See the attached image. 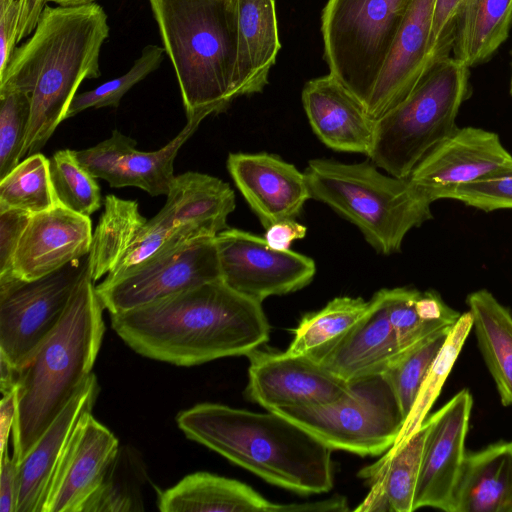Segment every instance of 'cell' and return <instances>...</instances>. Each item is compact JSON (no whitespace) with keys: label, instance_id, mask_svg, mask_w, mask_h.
<instances>
[{"label":"cell","instance_id":"obj_20","mask_svg":"<svg viewBox=\"0 0 512 512\" xmlns=\"http://www.w3.org/2000/svg\"><path fill=\"white\" fill-rule=\"evenodd\" d=\"M90 216L61 205L32 214L16 249L12 274L33 280L90 252L92 244Z\"/></svg>","mask_w":512,"mask_h":512},{"label":"cell","instance_id":"obj_2","mask_svg":"<svg viewBox=\"0 0 512 512\" xmlns=\"http://www.w3.org/2000/svg\"><path fill=\"white\" fill-rule=\"evenodd\" d=\"M108 35L107 15L96 3L44 7L32 36L0 73V92L30 96L22 157L40 152L66 120L81 83L100 76L99 55Z\"/></svg>","mask_w":512,"mask_h":512},{"label":"cell","instance_id":"obj_23","mask_svg":"<svg viewBox=\"0 0 512 512\" xmlns=\"http://www.w3.org/2000/svg\"><path fill=\"white\" fill-rule=\"evenodd\" d=\"M99 393L95 374L69 401L18 464L16 512H42L56 468L76 428L92 412Z\"/></svg>","mask_w":512,"mask_h":512},{"label":"cell","instance_id":"obj_12","mask_svg":"<svg viewBox=\"0 0 512 512\" xmlns=\"http://www.w3.org/2000/svg\"><path fill=\"white\" fill-rule=\"evenodd\" d=\"M214 239L222 281L255 301L295 292L314 278L313 259L290 249H272L264 237L228 227Z\"/></svg>","mask_w":512,"mask_h":512},{"label":"cell","instance_id":"obj_15","mask_svg":"<svg viewBox=\"0 0 512 512\" xmlns=\"http://www.w3.org/2000/svg\"><path fill=\"white\" fill-rule=\"evenodd\" d=\"M204 118L197 115L188 119L179 134L156 151L137 150L134 139L115 130L106 140L75 150V154L88 172L105 180L112 188L136 187L151 196L167 195L175 177L176 155Z\"/></svg>","mask_w":512,"mask_h":512},{"label":"cell","instance_id":"obj_32","mask_svg":"<svg viewBox=\"0 0 512 512\" xmlns=\"http://www.w3.org/2000/svg\"><path fill=\"white\" fill-rule=\"evenodd\" d=\"M428 424L422 426L403 444L392 447L375 464L363 468L359 477L368 484L379 483L392 512L414 511V495Z\"/></svg>","mask_w":512,"mask_h":512},{"label":"cell","instance_id":"obj_11","mask_svg":"<svg viewBox=\"0 0 512 512\" xmlns=\"http://www.w3.org/2000/svg\"><path fill=\"white\" fill-rule=\"evenodd\" d=\"M214 238L192 241L113 280H103L95 288L104 309L118 314L222 280Z\"/></svg>","mask_w":512,"mask_h":512},{"label":"cell","instance_id":"obj_10","mask_svg":"<svg viewBox=\"0 0 512 512\" xmlns=\"http://www.w3.org/2000/svg\"><path fill=\"white\" fill-rule=\"evenodd\" d=\"M89 254L33 280L0 277V360L19 370L62 320Z\"/></svg>","mask_w":512,"mask_h":512},{"label":"cell","instance_id":"obj_29","mask_svg":"<svg viewBox=\"0 0 512 512\" xmlns=\"http://www.w3.org/2000/svg\"><path fill=\"white\" fill-rule=\"evenodd\" d=\"M512 0H465L457 17L452 57L467 67L486 62L506 41Z\"/></svg>","mask_w":512,"mask_h":512},{"label":"cell","instance_id":"obj_16","mask_svg":"<svg viewBox=\"0 0 512 512\" xmlns=\"http://www.w3.org/2000/svg\"><path fill=\"white\" fill-rule=\"evenodd\" d=\"M512 174V155L493 132L458 129L430 151L409 179L437 200L439 191L480 179Z\"/></svg>","mask_w":512,"mask_h":512},{"label":"cell","instance_id":"obj_33","mask_svg":"<svg viewBox=\"0 0 512 512\" xmlns=\"http://www.w3.org/2000/svg\"><path fill=\"white\" fill-rule=\"evenodd\" d=\"M147 480L146 465L138 450L130 445L120 446L81 512L143 511V486Z\"/></svg>","mask_w":512,"mask_h":512},{"label":"cell","instance_id":"obj_41","mask_svg":"<svg viewBox=\"0 0 512 512\" xmlns=\"http://www.w3.org/2000/svg\"><path fill=\"white\" fill-rule=\"evenodd\" d=\"M437 200L448 198L484 211L512 208V174L480 179L437 193Z\"/></svg>","mask_w":512,"mask_h":512},{"label":"cell","instance_id":"obj_36","mask_svg":"<svg viewBox=\"0 0 512 512\" xmlns=\"http://www.w3.org/2000/svg\"><path fill=\"white\" fill-rule=\"evenodd\" d=\"M50 160V175L58 204L90 216L102 205L100 186L79 162L75 150H59Z\"/></svg>","mask_w":512,"mask_h":512},{"label":"cell","instance_id":"obj_46","mask_svg":"<svg viewBox=\"0 0 512 512\" xmlns=\"http://www.w3.org/2000/svg\"><path fill=\"white\" fill-rule=\"evenodd\" d=\"M306 232V226L295 219H285L266 228L264 239L272 249L283 251L288 250L294 240L304 238Z\"/></svg>","mask_w":512,"mask_h":512},{"label":"cell","instance_id":"obj_13","mask_svg":"<svg viewBox=\"0 0 512 512\" xmlns=\"http://www.w3.org/2000/svg\"><path fill=\"white\" fill-rule=\"evenodd\" d=\"M247 357L246 396L267 411L331 403L350 387V382L306 356L257 348Z\"/></svg>","mask_w":512,"mask_h":512},{"label":"cell","instance_id":"obj_26","mask_svg":"<svg viewBox=\"0 0 512 512\" xmlns=\"http://www.w3.org/2000/svg\"><path fill=\"white\" fill-rule=\"evenodd\" d=\"M237 95L259 93L281 48L275 0H237Z\"/></svg>","mask_w":512,"mask_h":512},{"label":"cell","instance_id":"obj_25","mask_svg":"<svg viewBox=\"0 0 512 512\" xmlns=\"http://www.w3.org/2000/svg\"><path fill=\"white\" fill-rule=\"evenodd\" d=\"M161 512H290V505L270 502L238 480L195 472L159 493Z\"/></svg>","mask_w":512,"mask_h":512},{"label":"cell","instance_id":"obj_28","mask_svg":"<svg viewBox=\"0 0 512 512\" xmlns=\"http://www.w3.org/2000/svg\"><path fill=\"white\" fill-rule=\"evenodd\" d=\"M472 328L501 403L512 405V315L487 290L467 296Z\"/></svg>","mask_w":512,"mask_h":512},{"label":"cell","instance_id":"obj_45","mask_svg":"<svg viewBox=\"0 0 512 512\" xmlns=\"http://www.w3.org/2000/svg\"><path fill=\"white\" fill-rule=\"evenodd\" d=\"M17 497L18 464L6 449L1 452L0 512H16Z\"/></svg>","mask_w":512,"mask_h":512},{"label":"cell","instance_id":"obj_8","mask_svg":"<svg viewBox=\"0 0 512 512\" xmlns=\"http://www.w3.org/2000/svg\"><path fill=\"white\" fill-rule=\"evenodd\" d=\"M415 0H328L321 16L329 71L366 107Z\"/></svg>","mask_w":512,"mask_h":512},{"label":"cell","instance_id":"obj_40","mask_svg":"<svg viewBox=\"0 0 512 512\" xmlns=\"http://www.w3.org/2000/svg\"><path fill=\"white\" fill-rule=\"evenodd\" d=\"M381 292L401 353L438 330L447 328L431 325L420 317L416 308V299L420 291L399 287L381 289Z\"/></svg>","mask_w":512,"mask_h":512},{"label":"cell","instance_id":"obj_44","mask_svg":"<svg viewBox=\"0 0 512 512\" xmlns=\"http://www.w3.org/2000/svg\"><path fill=\"white\" fill-rule=\"evenodd\" d=\"M23 0H0V73L16 49Z\"/></svg>","mask_w":512,"mask_h":512},{"label":"cell","instance_id":"obj_50","mask_svg":"<svg viewBox=\"0 0 512 512\" xmlns=\"http://www.w3.org/2000/svg\"><path fill=\"white\" fill-rule=\"evenodd\" d=\"M510 93L512 95V74H511V80H510Z\"/></svg>","mask_w":512,"mask_h":512},{"label":"cell","instance_id":"obj_9","mask_svg":"<svg viewBox=\"0 0 512 512\" xmlns=\"http://www.w3.org/2000/svg\"><path fill=\"white\" fill-rule=\"evenodd\" d=\"M276 412L309 431L332 450L377 456L395 444L405 417L385 374L350 381L339 399Z\"/></svg>","mask_w":512,"mask_h":512},{"label":"cell","instance_id":"obj_1","mask_svg":"<svg viewBox=\"0 0 512 512\" xmlns=\"http://www.w3.org/2000/svg\"><path fill=\"white\" fill-rule=\"evenodd\" d=\"M117 335L136 353L178 366L247 356L269 340L261 302L222 280L146 306L111 314Z\"/></svg>","mask_w":512,"mask_h":512},{"label":"cell","instance_id":"obj_37","mask_svg":"<svg viewBox=\"0 0 512 512\" xmlns=\"http://www.w3.org/2000/svg\"><path fill=\"white\" fill-rule=\"evenodd\" d=\"M450 329L451 327L440 329L401 353L384 373L395 392L405 420Z\"/></svg>","mask_w":512,"mask_h":512},{"label":"cell","instance_id":"obj_21","mask_svg":"<svg viewBox=\"0 0 512 512\" xmlns=\"http://www.w3.org/2000/svg\"><path fill=\"white\" fill-rule=\"evenodd\" d=\"M302 104L314 133L327 147L369 157L376 120L335 77L328 74L307 82Z\"/></svg>","mask_w":512,"mask_h":512},{"label":"cell","instance_id":"obj_3","mask_svg":"<svg viewBox=\"0 0 512 512\" xmlns=\"http://www.w3.org/2000/svg\"><path fill=\"white\" fill-rule=\"evenodd\" d=\"M176 422L189 439L273 485L299 494L333 487V450L276 412L199 403L180 412Z\"/></svg>","mask_w":512,"mask_h":512},{"label":"cell","instance_id":"obj_27","mask_svg":"<svg viewBox=\"0 0 512 512\" xmlns=\"http://www.w3.org/2000/svg\"><path fill=\"white\" fill-rule=\"evenodd\" d=\"M453 512H512V442L466 454Z\"/></svg>","mask_w":512,"mask_h":512},{"label":"cell","instance_id":"obj_34","mask_svg":"<svg viewBox=\"0 0 512 512\" xmlns=\"http://www.w3.org/2000/svg\"><path fill=\"white\" fill-rule=\"evenodd\" d=\"M57 205L50 160L40 152L25 157L0 179V211L18 209L36 214Z\"/></svg>","mask_w":512,"mask_h":512},{"label":"cell","instance_id":"obj_35","mask_svg":"<svg viewBox=\"0 0 512 512\" xmlns=\"http://www.w3.org/2000/svg\"><path fill=\"white\" fill-rule=\"evenodd\" d=\"M471 329L472 316L468 311L461 314L457 322L449 330L442 348L421 384L414 405L393 447L403 444L426 420V416L437 400Z\"/></svg>","mask_w":512,"mask_h":512},{"label":"cell","instance_id":"obj_47","mask_svg":"<svg viewBox=\"0 0 512 512\" xmlns=\"http://www.w3.org/2000/svg\"><path fill=\"white\" fill-rule=\"evenodd\" d=\"M46 6V0H23L18 26L17 42L33 33L40 15Z\"/></svg>","mask_w":512,"mask_h":512},{"label":"cell","instance_id":"obj_38","mask_svg":"<svg viewBox=\"0 0 512 512\" xmlns=\"http://www.w3.org/2000/svg\"><path fill=\"white\" fill-rule=\"evenodd\" d=\"M164 49L158 45H147L128 72L109 80L96 88L74 97L66 119L89 108L117 107L122 97L137 83L155 71L163 61Z\"/></svg>","mask_w":512,"mask_h":512},{"label":"cell","instance_id":"obj_4","mask_svg":"<svg viewBox=\"0 0 512 512\" xmlns=\"http://www.w3.org/2000/svg\"><path fill=\"white\" fill-rule=\"evenodd\" d=\"M103 310L89 264L59 325L16 372L17 464L91 376L105 332Z\"/></svg>","mask_w":512,"mask_h":512},{"label":"cell","instance_id":"obj_48","mask_svg":"<svg viewBox=\"0 0 512 512\" xmlns=\"http://www.w3.org/2000/svg\"><path fill=\"white\" fill-rule=\"evenodd\" d=\"M15 411V391L3 393L0 404L1 452L8 448V437L12 433Z\"/></svg>","mask_w":512,"mask_h":512},{"label":"cell","instance_id":"obj_42","mask_svg":"<svg viewBox=\"0 0 512 512\" xmlns=\"http://www.w3.org/2000/svg\"><path fill=\"white\" fill-rule=\"evenodd\" d=\"M465 0H435L431 23V45L435 52H452L457 17Z\"/></svg>","mask_w":512,"mask_h":512},{"label":"cell","instance_id":"obj_5","mask_svg":"<svg viewBox=\"0 0 512 512\" xmlns=\"http://www.w3.org/2000/svg\"><path fill=\"white\" fill-rule=\"evenodd\" d=\"M181 91L187 120L238 97L237 0H149Z\"/></svg>","mask_w":512,"mask_h":512},{"label":"cell","instance_id":"obj_49","mask_svg":"<svg viewBox=\"0 0 512 512\" xmlns=\"http://www.w3.org/2000/svg\"><path fill=\"white\" fill-rule=\"evenodd\" d=\"M95 0H46V3L53 2L62 7H78L94 3Z\"/></svg>","mask_w":512,"mask_h":512},{"label":"cell","instance_id":"obj_22","mask_svg":"<svg viewBox=\"0 0 512 512\" xmlns=\"http://www.w3.org/2000/svg\"><path fill=\"white\" fill-rule=\"evenodd\" d=\"M162 209L151 220L190 241L215 237L228 228L235 194L214 176L188 171L174 177Z\"/></svg>","mask_w":512,"mask_h":512},{"label":"cell","instance_id":"obj_14","mask_svg":"<svg viewBox=\"0 0 512 512\" xmlns=\"http://www.w3.org/2000/svg\"><path fill=\"white\" fill-rule=\"evenodd\" d=\"M472 405L470 392L463 389L426 419L428 428L414 511L431 507L453 512L455 488L466 457L465 440Z\"/></svg>","mask_w":512,"mask_h":512},{"label":"cell","instance_id":"obj_17","mask_svg":"<svg viewBox=\"0 0 512 512\" xmlns=\"http://www.w3.org/2000/svg\"><path fill=\"white\" fill-rule=\"evenodd\" d=\"M92 412L81 420L56 468L42 512H81L119 449Z\"/></svg>","mask_w":512,"mask_h":512},{"label":"cell","instance_id":"obj_43","mask_svg":"<svg viewBox=\"0 0 512 512\" xmlns=\"http://www.w3.org/2000/svg\"><path fill=\"white\" fill-rule=\"evenodd\" d=\"M31 216L18 209L0 211V277L12 274L14 255Z\"/></svg>","mask_w":512,"mask_h":512},{"label":"cell","instance_id":"obj_19","mask_svg":"<svg viewBox=\"0 0 512 512\" xmlns=\"http://www.w3.org/2000/svg\"><path fill=\"white\" fill-rule=\"evenodd\" d=\"M434 2L415 0L400 27L366 104L374 120L401 103L428 67L445 57L431 45Z\"/></svg>","mask_w":512,"mask_h":512},{"label":"cell","instance_id":"obj_6","mask_svg":"<svg viewBox=\"0 0 512 512\" xmlns=\"http://www.w3.org/2000/svg\"><path fill=\"white\" fill-rule=\"evenodd\" d=\"M304 174L310 197L357 226L383 255L399 252L407 233L432 218L434 199L425 189L379 172L374 163L313 159Z\"/></svg>","mask_w":512,"mask_h":512},{"label":"cell","instance_id":"obj_7","mask_svg":"<svg viewBox=\"0 0 512 512\" xmlns=\"http://www.w3.org/2000/svg\"><path fill=\"white\" fill-rule=\"evenodd\" d=\"M469 92V67L454 57L436 59L409 95L376 120L371 161L388 174L409 178L416 166L456 130Z\"/></svg>","mask_w":512,"mask_h":512},{"label":"cell","instance_id":"obj_30","mask_svg":"<svg viewBox=\"0 0 512 512\" xmlns=\"http://www.w3.org/2000/svg\"><path fill=\"white\" fill-rule=\"evenodd\" d=\"M369 306L370 302L360 297L334 298L322 309L301 318L285 352L317 362L365 316Z\"/></svg>","mask_w":512,"mask_h":512},{"label":"cell","instance_id":"obj_39","mask_svg":"<svg viewBox=\"0 0 512 512\" xmlns=\"http://www.w3.org/2000/svg\"><path fill=\"white\" fill-rule=\"evenodd\" d=\"M30 118V96L19 91L0 92V179L19 163Z\"/></svg>","mask_w":512,"mask_h":512},{"label":"cell","instance_id":"obj_18","mask_svg":"<svg viewBox=\"0 0 512 512\" xmlns=\"http://www.w3.org/2000/svg\"><path fill=\"white\" fill-rule=\"evenodd\" d=\"M227 169L238 190L266 229L297 218L310 199L304 172L268 153H230Z\"/></svg>","mask_w":512,"mask_h":512},{"label":"cell","instance_id":"obj_24","mask_svg":"<svg viewBox=\"0 0 512 512\" xmlns=\"http://www.w3.org/2000/svg\"><path fill=\"white\" fill-rule=\"evenodd\" d=\"M365 316L317 363L347 382L383 374L400 355L381 290Z\"/></svg>","mask_w":512,"mask_h":512},{"label":"cell","instance_id":"obj_31","mask_svg":"<svg viewBox=\"0 0 512 512\" xmlns=\"http://www.w3.org/2000/svg\"><path fill=\"white\" fill-rule=\"evenodd\" d=\"M146 221L136 201L111 194L105 197L104 212L99 218L89 252L90 273L94 282L115 268Z\"/></svg>","mask_w":512,"mask_h":512}]
</instances>
